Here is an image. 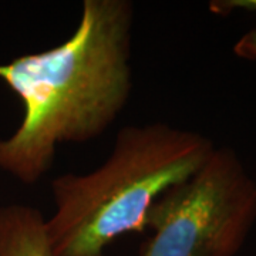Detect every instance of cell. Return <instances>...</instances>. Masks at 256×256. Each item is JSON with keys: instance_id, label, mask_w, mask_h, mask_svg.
I'll return each mask as SVG.
<instances>
[{"instance_id": "2", "label": "cell", "mask_w": 256, "mask_h": 256, "mask_svg": "<svg viewBox=\"0 0 256 256\" xmlns=\"http://www.w3.org/2000/svg\"><path fill=\"white\" fill-rule=\"evenodd\" d=\"M215 148L200 132L161 121L122 127L100 166L53 180L54 212L46 220L53 256H104L120 236L146 232L154 201L195 174Z\"/></svg>"}, {"instance_id": "6", "label": "cell", "mask_w": 256, "mask_h": 256, "mask_svg": "<svg viewBox=\"0 0 256 256\" xmlns=\"http://www.w3.org/2000/svg\"><path fill=\"white\" fill-rule=\"evenodd\" d=\"M210 9L222 13L234 9H245L256 13V0H232V2H214L210 3Z\"/></svg>"}, {"instance_id": "5", "label": "cell", "mask_w": 256, "mask_h": 256, "mask_svg": "<svg viewBox=\"0 0 256 256\" xmlns=\"http://www.w3.org/2000/svg\"><path fill=\"white\" fill-rule=\"evenodd\" d=\"M234 53L246 60H256V28L239 38L234 47Z\"/></svg>"}, {"instance_id": "4", "label": "cell", "mask_w": 256, "mask_h": 256, "mask_svg": "<svg viewBox=\"0 0 256 256\" xmlns=\"http://www.w3.org/2000/svg\"><path fill=\"white\" fill-rule=\"evenodd\" d=\"M0 256H53L46 220L37 208L18 204L0 208Z\"/></svg>"}, {"instance_id": "1", "label": "cell", "mask_w": 256, "mask_h": 256, "mask_svg": "<svg viewBox=\"0 0 256 256\" xmlns=\"http://www.w3.org/2000/svg\"><path fill=\"white\" fill-rule=\"evenodd\" d=\"M130 0H84L78 24L62 44L0 66V78L23 102L14 134L0 141V170L34 184L57 146L100 137L132 90Z\"/></svg>"}, {"instance_id": "3", "label": "cell", "mask_w": 256, "mask_h": 256, "mask_svg": "<svg viewBox=\"0 0 256 256\" xmlns=\"http://www.w3.org/2000/svg\"><path fill=\"white\" fill-rule=\"evenodd\" d=\"M255 224L256 180L232 148H215L151 205L146 229L154 234L138 256H235Z\"/></svg>"}]
</instances>
